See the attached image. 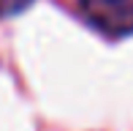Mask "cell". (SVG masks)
<instances>
[{"label":"cell","mask_w":133,"mask_h":131,"mask_svg":"<svg viewBox=\"0 0 133 131\" xmlns=\"http://www.w3.org/2000/svg\"><path fill=\"white\" fill-rule=\"evenodd\" d=\"M82 5L98 30L109 35L133 33V0H82Z\"/></svg>","instance_id":"6da1fadb"},{"label":"cell","mask_w":133,"mask_h":131,"mask_svg":"<svg viewBox=\"0 0 133 131\" xmlns=\"http://www.w3.org/2000/svg\"><path fill=\"white\" fill-rule=\"evenodd\" d=\"M30 3H33V0H0V16L19 14V11H22V8H27Z\"/></svg>","instance_id":"7a4b0ae2"}]
</instances>
